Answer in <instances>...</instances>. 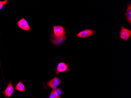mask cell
<instances>
[{
    "label": "cell",
    "instance_id": "277c9868",
    "mask_svg": "<svg viewBox=\"0 0 131 98\" xmlns=\"http://www.w3.org/2000/svg\"><path fill=\"white\" fill-rule=\"evenodd\" d=\"M62 83V81L59 77H56L53 78L46 83L47 86L51 88L53 90H55L57 88L59 85Z\"/></svg>",
    "mask_w": 131,
    "mask_h": 98
},
{
    "label": "cell",
    "instance_id": "7a4b0ae2",
    "mask_svg": "<svg viewBox=\"0 0 131 98\" xmlns=\"http://www.w3.org/2000/svg\"><path fill=\"white\" fill-rule=\"evenodd\" d=\"M97 32L95 30L93 29H85L84 30H82L79 32L75 36L76 37H78L81 39H86L88 37L94 35Z\"/></svg>",
    "mask_w": 131,
    "mask_h": 98
},
{
    "label": "cell",
    "instance_id": "8fae6325",
    "mask_svg": "<svg viewBox=\"0 0 131 98\" xmlns=\"http://www.w3.org/2000/svg\"><path fill=\"white\" fill-rule=\"evenodd\" d=\"M54 90H55L56 93L59 96L61 95L63 93V91L61 88H57Z\"/></svg>",
    "mask_w": 131,
    "mask_h": 98
},
{
    "label": "cell",
    "instance_id": "4fadbf2b",
    "mask_svg": "<svg viewBox=\"0 0 131 98\" xmlns=\"http://www.w3.org/2000/svg\"><path fill=\"white\" fill-rule=\"evenodd\" d=\"M0 64H1V62H0Z\"/></svg>",
    "mask_w": 131,
    "mask_h": 98
},
{
    "label": "cell",
    "instance_id": "6da1fadb",
    "mask_svg": "<svg viewBox=\"0 0 131 98\" xmlns=\"http://www.w3.org/2000/svg\"><path fill=\"white\" fill-rule=\"evenodd\" d=\"M53 31L51 35V41L53 45H60L66 39L65 29L62 26L53 25Z\"/></svg>",
    "mask_w": 131,
    "mask_h": 98
},
{
    "label": "cell",
    "instance_id": "7c38bea8",
    "mask_svg": "<svg viewBox=\"0 0 131 98\" xmlns=\"http://www.w3.org/2000/svg\"><path fill=\"white\" fill-rule=\"evenodd\" d=\"M8 1L5 0L4 1H0V10H1L3 8L4 6L7 4Z\"/></svg>",
    "mask_w": 131,
    "mask_h": 98
},
{
    "label": "cell",
    "instance_id": "3957f363",
    "mask_svg": "<svg viewBox=\"0 0 131 98\" xmlns=\"http://www.w3.org/2000/svg\"><path fill=\"white\" fill-rule=\"evenodd\" d=\"M131 35V30L128 29L122 25L120 32V38L124 41H127L129 39Z\"/></svg>",
    "mask_w": 131,
    "mask_h": 98
},
{
    "label": "cell",
    "instance_id": "ba28073f",
    "mask_svg": "<svg viewBox=\"0 0 131 98\" xmlns=\"http://www.w3.org/2000/svg\"><path fill=\"white\" fill-rule=\"evenodd\" d=\"M124 18L128 22V24L131 26V2L128 3L127 9L126 12L125 13Z\"/></svg>",
    "mask_w": 131,
    "mask_h": 98
},
{
    "label": "cell",
    "instance_id": "5b68a950",
    "mask_svg": "<svg viewBox=\"0 0 131 98\" xmlns=\"http://www.w3.org/2000/svg\"><path fill=\"white\" fill-rule=\"evenodd\" d=\"M17 24L18 26L23 30L26 31H30L31 30L28 23L24 17H22L21 19L17 22Z\"/></svg>",
    "mask_w": 131,
    "mask_h": 98
},
{
    "label": "cell",
    "instance_id": "30bf717a",
    "mask_svg": "<svg viewBox=\"0 0 131 98\" xmlns=\"http://www.w3.org/2000/svg\"><path fill=\"white\" fill-rule=\"evenodd\" d=\"M48 98H61L60 96H58L54 90H53L51 93L50 95Z\"/></svg>",
    "mask_w": 131,
    "mask_h": 98
},
{
    "label": "cell",
    "instance_id": "52a82bcc",
    "mask_svg": "<svg viewBox=\"0 0 131 98\" xmlns=\"http://www.w3.org/2000/svg\"><path fill=\"white\" fill-rule=\"evenodd\" d=\"M14 91V85L12 82L10 81L9 83L7 85V86L3 94L5 95V97L10 98L13 94Z\"/></svg>",
    "mask_w": 131,
    "mask_h": 98
},
{
    "label": "cell",
    "instance_id": "9c48e42d",
    "mask_svg": "<svg viewBox=\"0 0 131 98\" xmlns=\"http://www.w3.org/2000/svg\"><path fill=\"white\" fill-rule=\"evenodd\" d=\"M15 89L17 90L21 91V92H25L26 91L25 87L22 81L18 83L15 87Z\"/></svg>",
    "mask_w": 131,
    "mask_h": 98
},
{
    "label": "cell",
    "instance_id": "8992f818",
    "mask_svg": "<svg viewBox=\"0 0 131 98\" xmlns=\"http://www.w3.org/2000/svg\"><path fill=\"white\" fill-rule=\"evenodd\" d=\"M69 65L63 62H59L57 65V68L56 69V73L57 75H59L60 73H63L66 71H70V69L69 68Z\"/></svg>",
    "mask_w": 131,
    "mask_h": 98
}]
</instances>
